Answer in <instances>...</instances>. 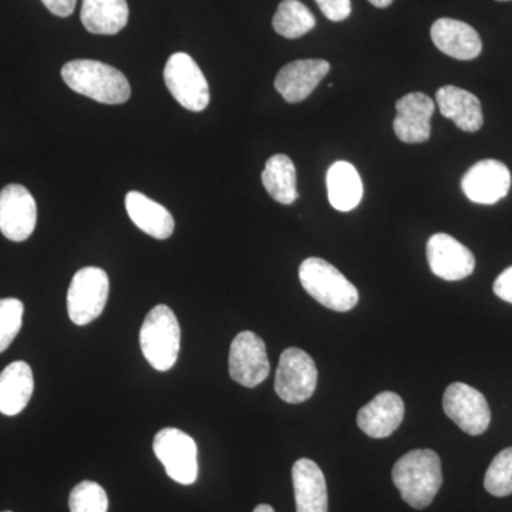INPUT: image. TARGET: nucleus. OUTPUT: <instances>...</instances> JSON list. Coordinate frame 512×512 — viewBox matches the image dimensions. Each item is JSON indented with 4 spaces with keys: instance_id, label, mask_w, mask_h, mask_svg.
Instances as JSON below:
<instances>
[{
    "instance_id": "dca6fc26",
    "label": "nucleus",
    "mask_w": 512,
    "mask_h": 512,
    "mask_svg": "<svg viewBox=\"0 0 512 512\" xmlns=\"http://www.w3.org/2000/svg\"><path fill=\"white\" fill-rule=\"evenodd\" d=\"M404 419V402L399 394H377L357 414V426L372 439H384L399 429Z\"/></svg>"
},
{
    "instance_id": "f257e3e1",
    "label": "nucleus",
    "mask_w": 512,
    "mask_h": 512,
    "mask_svg": "<svg viewBox=\"0 0 512 512\" xmlns=\"http://www.w3.org/2000/svg\"><path fill=\"white\" fill-rule=\"evenodd\" d=\"M392 478L404 503L423 510L433 503L443 485L440 457L427 448L410 451L396 461Z\"/></svg>"
},
{
    "instance_id": "473e14b6",
    "label": "nucleus",
    "mask_w": 512,
    "mask_h": 512,
    "mask_svg": "<svg viewBox=\"0 0 512 512\" xmlns=\"http://www.w3.org/2000/svg\"><path fill=\"white\" fill-rule=\"evenodd\" d=\"M254 512H275V510L271 507V505L261 504L255 508Z\"/></svg>"
},
{
    "instance_id": "412c9836",
    "label": "nucleus",
    "mask_w": 512,
    "mask_h": 512,
    "mask_svg": "<svg viewBox=\"0 0 512 512\" xmlns=\"http://www.w3.org/2000/svg\"><path fill=\"white\" fill-rule=\"evenodd\" d=\"M35 390L33 372L26 362H13L0 373V413L16 416L22 413Z\"/></svg>"
},
{
    "instance_id": "7ed1b4c3",
    "label": "nucleus",
    "mask_w": 512,
    "mask_h": 512,
    "mask_svg": "<svg viewBox=\"0 0 512 512\" xmlns=\"http://www.w3.org/2000/svg\"><path fill=\"white\" fill-rule=\"evenodd\" d=\"M299 279L303 289L330 311L349 312L359 302L356 286L325 259H305L299 268Z\"/></svg>"
},
{
    "instance_id": "cd10ccee",
    "label": "nucleus",
    "mask_w": 512,
    "mask_h": 512,
    "mask_svg": "<svg viewBox=\"0 0 512 512\" xmlns=\"http://www.w3.org/2000/svg\"><path fill=\"white\" fill-rule=\"evenodd\" d=\"M25 306L16 298L0 299V353L12 345L22 329Z\"/></svg>"
},
{
    "instance_id": "4468645a",
    "label": "nucleus",
    "mask_w": 512,
    "mask_h": 512,
    "mask_svg": "<svg viewBox=\"0 0 512 512\" xmlns=\"http://www.w3.org/2000/svg\"><path fill=\"white\" fill-rule=\"evenodd\" d=\"M396 117L393 128L403 143H426L431 134V117L434 101L427 94L414 92L406 94L396 103Z\"/></svg>"
},
{
    "instance_id": "5701e85b",
    "label": "nucleus",
    "mask_w": 512,
    "mask_h": 512,
    "mask_svg": "<svg viewBox=\"0 0 512 512\" xmlns=\"http://www.w3.org/2000/svg\"><path fill=\"white\" fill-rule=\"evenodd\" d=\"M326 184L329 202L335 210L349 212L355 210L362 201V178L348 161H336L330 165Z\"/></svg>"
},
{
    "instance_id": "9b49d317",
    "label": "nucleus",
    "mask_w": 512,
    "mask_h": 512,
    "mask_svg": "<svg viewBox=\"0 0 512 512\" xmlns=\"http://www.w3.org/2000/svg\"><path fill=\"white\" fill-rule=\"evenodd\" d=\"M37 207L28 188L9 184L0 191V232L13 242L26 241L36 228Z\"/></svg>"
},
{
    "instance_id": "f704fd0d",
    "label": "nucleus",
    "mask_w": 512,
    "mask_h": 512,
    "mask_svg": "<svg viewBox=\"0 0 512 512\" xmlns=\"http://www.w3.org/2000/svg\"><path fill=\"white\" fill-rule=\"evenodd\" d=\"M3 512H12V511H3Z\"/></svg>"
},
{
    "instance_id": "0eeeda50",
    "label": "nucleus",
    "mask_w": 512,
    "mask_h": 512,
    "mask_svg": "<svg viewBox=\"0 0 512 512\" xmlns=\"http://www.w3.org/2000/svg\"><path fill=\"white\" fill-rule=\"evenodd\" d=\"M154 453L175 483L191 485L198 477V448L184 431L167 427L154 437Z\"/></svg>"
},
{
    "instance_id": "aec40b11",
    "label": "nucleus",
    "mask_w": 512,
    "mask_h": 512,
    "mask_svg": "<svg viewBox=\"0 0 512 512\" xmlns=\"http://www.w3.org/2000/svg\"><path fill=\"white\" fill-rule=\"evenodd\" d=\"M126 210L136 227L156 239H167L173 235L175 222L173 215L163 205L151 200L138 191L126 195Z\"/></svg>"
},
{
    "instance_id": "7c9ffc66",
    "label": "nucleus",
    "mask_w": 512,
    "mask_h": 512,
    "mask_svg": "<svg viewBox=\"0 0 512 512\" xmlns=\"http://www.w3.org/2000/svg\"><path fill=\"white\" fill-rule=\"evenodd\" d=\"M42 2L53 15L59 16V18H67L76 9L77 0H42Z\"/></svg>"
},
{
    "instance_id": "6e6552de",
    "label": "nucleus",
    "mask_w": 512,
    "mask_h": 512,
    "mask_svg": "<svg viewBox=\"0 0 512 512\" xmlns=\"http://www.w3.org/2000/svg\"><path fill=\"white\" fill-rule=\"evenodd\" d=\"M318 384V367L302 349H286L276 370V394L286 403L299 404L311 399Z\"/></svg>"
},
{
    "instance_id": "1a4fd4ad",
    "label": "nucleus",
    "mask_w": 512,
    "mask_h": 512,
    "mask_svg": "<svg viewBox=\"0 0 512 512\" xmlns=\"http://www.w3.org/2000/svg\"><path fill=\"white\" fill-rule=\"evenodd\" d=\"M271 372L264 340L251 330L238 333L229 349V375L241 386L254 387L265 382Z\"/></svg>"
},
{
    "instance_id": "f3484780",
    "label": "nucleus",
    "mask_w": 512,
    "mask_h": 512,
    "mask_svg": "<svg viewBox=\"0 0 512 512\" xmlns=\"http://www.w3.org/2000/svg\"><path fill=\"white\" fill-rule=\"evenodd\" d=\"M431 39L444 55L457 60H473L480 56L483 43L477 30L461 20L441 18L431 26Z\"/></svg>"
},
{
    "instance_id": "20e7f679",
    "label": "nucleus",
    "mask_w": 512,
    "mask_h": 512,
    "mask_svg": "<svg viewBox=\"0 0 512 512\" xmlns=\"http://www.w3.org/2000/svg\"><path fill=\"white\" fill-rule=\"evenodd\" d=\"M140 346L147 362L158 372L173 369L180 355L181 329L168 306H154L148 313L140 330Z\"/></svg>"
},
{
    "instance_id": "6ab92c4d",
    "label": "nucleus",
    "mask_w": 512,
    "mask_h": 512,
    "mask_svg": "<svg viewBox=\"0 0 512 512\" xmlns=\"http://www.w3.org/2000/svg\"><path fill=\"white\" fill-rule=\"evenodd\" d=\"M440 113L466 133H477L484 117L480 100L473 93L456 86L441 87L436 94Z\"/></svg>"
},
{
    "instance_id": "4be33fe9",
    "label": "nucleus",
    "mask_w": 512,
    "mask_h": 512,
    "mask_svg": "<svg viewBox=\"0 0 512 512\" xmlns=\"http://www.w3.org/2000/svg\"><path fill=\"white\" fill-rule=\"evenodd\" d=\"M127 0H83L80 19L87 32L117 35L127 26Z\"/></svg>"
},
{
    "instance_id": "a878e982",
    "label": "nucleus",
    "mask_w": 512,
    "mask_h": 512,
    "mask_svg": "<svg viewBox=\"0 0 512 512\" xmlns=\"http://www.w3.org/2000/svg\"><path fill=\"white\" fill-rule=\"evenodd\" d=\"M484 487L494 497L512 494V447L495 456L484 477Z\"/></svg>"
},
{
    "instance_id": "ddd939ff",
    "label": "nucleus",
    "mask_w": 512,
    "mask_h": 512,
    "mask_svg": "<svg viewBox=\"0 0 512 512\" xmlns=\"http://www.w3.org/2000/svg\"><path fill=\"white\" fill-rule=\"evenodd\" d=\"M461 188L468 200L493 205L507 197L511 188V173L501 161L483 160L467 171L461 180Z\"/></svg>"
},
{
    "instance_id": "393cba45",
    "label": "nucleus",
    "mask_w": 512,
    "mask_h": 512,
    "mask_svg": "<svg viewBox=\"0 0 512 512\" xmlns=\"http://www.w3.org/2000/svg\"><path fill=\"white\" fill-rule=\"evenodd\" d=\"M315 25V16L299 0H282L272 20L275 32L285 39H299L311 32Z\"/></svg>"
},
{
    "instance_id": "c756f323",
    "label": "nucleus",
    "mask_w": 512,
    "mask_h": 512,
    "mask_svg": "<svg viewBox=\"0 0 512 512\" xmlns=\"http://www.w3.org/2000/svg\"><path fill=\"white\" fill-rule=\"evenodd\" d=\"M494 293L503 301L512 303V266L495 279Z\"/></svg>"
},
{
    "instance_id": "9d476101",
    "label": "nucleus",
    "mask_w": 512,
    "mask_h": 512,
    "mask_svg": "<svg viewBox=\"0 0 512 512\" xmlns=\"http://www.w3.org/2000/svg\"><path fill=\"white\" fill-rule=\"evenodd\" d=\"M444 412L464 433L480 436L491 423V410L483 393L464 383L447 387L443 397Z\"/></svg>"
},
{
    "instance_id": "72a5a7b5",
    "label": "nucleus",
    "mask_w": 512,
    "mask_h": 512,
    "mask_svg": "<svg viewBox=\"0 0 512 512\" xmlns=\"http://www.w3.org/2000/svg\"><path fill=\"white\" fill-rule=\"evenodd\" d=\"M498 2H510V0H498Z\"/></svg>"
},
{
    "instance_id": "2eb2a0df",
    "label": "nucleus",
    "mask_w": 512,
    "mask_h": 512,
    "mask_svg": "<svg viewBox=\"0 0 512 512\" xmlns=\"http://www.w3.org/2000/svg\"><path fill=\"white\" fill-rule=\"evenodd\" d=\"M329 70L326 60H296L282 67L275 79V89L288 103H301L311 96Z\"/></svg>"
},
{
    "instance_id": "b1692460",
    "label": "nucleus",
    "mask_w": 512,
    "mask_h": 512,
    "mask_svg": "<svg viewBox=\"0 0 512 512\" xmlns=\"http://www.w3.org/2000/svg\"><path fill=\"white\" fill-rule=\"evenodd\" d=\"M262 184L279 204L291 205L299 198L295 164L285 154H276L266 161Z\"/></svg>"
},
{
    "instance_id": "c85d7f7f",
    "label": "nucleus",
    "mask_w": 512,
    "mask_h": 512,
    "mask_svg": "<svg viewBox=\"0 0 512 512\" xmlns=\"http://www.w3.org/2000/svg\"><path fill=\"white\" fill-rule=\"evenodd\" d=\"M323 15L332 22H342L352 13L350 0H316Z\"/></svg>"
},
{
    "instance_id": "2f4dec72",
    "label": "nucleus",
    "mask_w": 512,
    "mask_h": 512,
    "mask_svg": "<svg viewBox=\"0 0 512 512\" xmlns=\"http://www.w3.org/2000/svg\"><path fill=\"white\" fill-rule=\"evenodd\" d=\"M369 2L372 3L373 6H376V8L384 9L389 8L393 0H369Z\"/></svg>"
},
{
    "instance_id": "423d86ee",
    "label": "nucleus",
    "mask_w": 512,
    "mask_h": 512,
    "mask_svg": "<svg viewBox=\"0 0 512 512\" xmlns=\"http://www.w3.org/2000/svg\"><path fill=\"white\" fill-rule=\"evenodd\" d=\"M164 80L168 90L184 109L202 111L210 104V86L197 62L187 53L170 56L164 67Z\"/></svg>"
},
{
    "instance_id": "39448f33",
    "label": "nucleus",
    "mask_w": 512,
    "mask_h": 512,
    "mask_svg": "<svg viewBox=\"0 0 512 512\" xmlns=\"http://www.w3.org/2000/svg\"><path fill=\"white\" fill-rule=\"evenodd\" d=\"M109 276L101 268L87 266L74 274L67 292V312L76 325H89L99 318L109 299Z\"/></svg>"
},
{
    "instance_id": "bb28decb",
    "label": "nucleus",
    "mask_w": 512,
    "mask_h": 512,
    "mask_svg": "<svg viewBox=\"0 0 512 512\" xmlns=\"http://www.w3.org/2000/svg\"><path fill=\"white\" fill-rule=\"evenodd\" d=\"M69 508L70 512H107L109 498L100 484L83 481L70 493Z\"/></svg>"
},
{
    "instance_id": "f8f14e48",
    "label": "nucleus",
    "mask_w": 512,
    "mask_h": 512,
    "mask_svg": "<svg viewBox=\"0 0 512 512\" xmlns=\"http://www.w3.org/2000/svg\"><path fill=\"white\" fill-rule=\"evenodd\" d=\"M427 261L431 272L448 282L466 279L476 268L473 252L447 234H436L429 239Z\"/></svg>"
},
{
    "instance_id": "a211bd4d",
    "label": "nucleus",
    "mask_w": 512,
    "mask_h": 512,
    "mask_svg": "<svg viewBox=\"0 0 512 512\" xmlns=\"http://www.w3.org/2000/svg\"><path fill=\"white\" fill-rule=\"evenodd\" d=\"M296 512H328V487L315 461L301 458L292 467Z\"/></svg>"
},
{
    "instance_id": "f03ea898",
    "label": "nucleus",
    "mask_w": 512,
    "mask_h": 512,
    "mask_svg": "<svg viewBox=\"0 0 512 512\" xmlns=\"http://www.w3.org/2000/svg\"><path fill=\"white\" fill-rule=\"evenodd\" d=\"M62 77L73 92L99 103L123 104L131 96L127 77L116 67L97 60L79 59L66 63Z\"/></svg>"
}]
</instances>
